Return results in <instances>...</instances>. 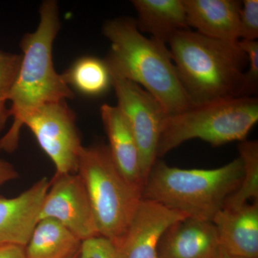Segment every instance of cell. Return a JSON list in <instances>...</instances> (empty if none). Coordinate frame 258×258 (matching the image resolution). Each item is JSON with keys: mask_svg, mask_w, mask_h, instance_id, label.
Masks as SVG:
<instances>
[{"mask_svg": "<svg viewBox=\"0 0 258 258\" xmlns=\"http://www.w3.org/2000/svg\"><path fill=\"white\" fill-rule=\"evenodd\" d=\"M238 150L243 164V175L240 186L227 199L224 208H237L250 201H258V142L242 141Z\"/></svg>", "mask_w": 258, "mask_h": 258, "instance_id": "d6986e66", "label": "cell"}, {"mask_svg": "<svg viewBox=\"0 0 258 258\" xmlns=\"http://www.w3.org/2000/svg\"><path fill=\"white\" fill-rule=\"evenodd\" d=\"M240 157L211 169H180L157 160L151 169L142 198L198 220L212 221L240 186Z\"/></svg>", "mask_w": 258, "mask_h": 258, "instance_id": "277c9868", "label": "cell"}, {"mask_svg": "<svg viewBox=\"0 0 258 258\" xmlns=\"http://www.w3.org/2000/svg\"><path fill=\"white\" fill-rule=\"evenodd\" d=\"M137 28L168 43L176 32L189 30L183 0H133Z\"/></svg>", "mask_w": 258, "mask_h": 258, "instance_id": "2e32d148", "label": "cell"}, {"mask_svg": "<svg viewBox=\"0 0 258 258\" xmlns=\"http://www.w3.org/2000/svg\"><path fill=\"white\" fill-rule=\"evenodd\" d=\"M77 174L87 191L98 234L114 243L126 230L142 191L120 174L104 144L83 147Z\"/></svg>", "mask_w": 258, "mask_h": 258, "instance_id": "8992f818", "label": "cell"}, {"mask_svg": "<svg viewBox=\"0 0 258 258\" xmlns=\"http://www.w3.org/2000/svg\"><path fill=\"white\" fill-rule=\"evenodd\" d=\"M62 76L71 90L83 96H102L112 88L111 75L106 62L92 56L78 59Z\"/></svg>", "mask_w": 258, "mask_h": 258, "instance_id": "ac0fdd59", "label": "cell"}, {"mask_svg": "<svg viewBox=\"0 0 258 258\" xmlns=\"http://www.w3.org/2000/svg\"><path fill=\"white\" fill-rule=\"evenodd\" d=\"M0 258H26L25 247L16 245H0Z\"/></svg>", "mask_w": 258, "mask_h": 258, "instance_id": "d4e9b609", "label": "cell"}, {"mask_svg": "<svg viewBox=\"0 0 258 258\" xmlns=\"http://www.w3.org/2000/svg\"><path fill=\"white\" fill-rule=\"evenodd\" d=\"M181 84L194 105L250 97L244 74L248 59L238 41H222L184 30L168 42Z\"/></svg>", "mask_w": 258, "mask_h": 258, "instance_id": "3957f363", "label": "cell"}, {"mask_svg": "<svg viewBox=\"0 0 258 258\" xmlns=\"http://www.w3.org/2000/svg\"><path fill=\"white\" fill-rule=\"evenodd\" d=\"M42 219L59 222L81 241L99 235L87 191L77 173H55L42 203Z\"/></svg>", "mask_w": 258, "mask_h": 258, "instance_id": "9c48e42d", "label": "cell"}, {"mask_svg": "<svg viewBox=\"0 0 258 258\" xmlns=\"http://www.w3.org/2000/svg\"><path fill=\"white\" fill-rule=\"evenodd\" d=\"M257 120L258 100L254 96L195 105L166 116L158 144V159L191 139H200L215 147L242 142Z\"/></svg>", "mask_w": 258, "mask_h": 258, "instance_id": "5b68a950", "label": "cell"}, {"mask_svg": "<svg viewBox=\"0 0 258 258\" xmlns=\"http://www.w3.org/2000/svg\"><path fill=\"white\" fill-rule=\"evenodd\" d=\"M216 258H242L235 257V256L230 255V254L226 253V252L222 251L221 249H220V251H219V253L217 254Z\"/></svg>", "mask_w": 258, "mask_h": 258, "instance_id": "484cf974", "label": "cell"}, {"mask_svg": "<svg viewBox=\"0 0 258 258\" xmlns=\"http://www.w3.org/2000/svg\"><path fill=\"white\" fill-rule=\"evenodd\" d=\"M50 180L42 178L18 196H0V245L25 247L40 220Z\"/></svg>", "mask_w": 258, "mask_h": 258, "instance_id": "8fae6325", "label": "cell"}, {"mask_svg": "<svg viewBox=\"0 0 258 258\" xmlns=\"http://www.w3.org/2000/svg\"><path fill=\"white\" fill-rule=\"evenodd\" d=\"M188 25L205 36L235 42L240 40L242 2L237 0H183Z\"/></svg>", "mask_w": 258, "mask_h": 258, "instance_id": "5bb4252c", "label": "cell"}, {"mask_svg": "<svg viewBox=\"0 0 258 258\" xmlns=\"http://www.w3.org/2000/svg\"><path fill=\"white\" fill-rule=\"evenodd\" d=\"M55 166L57 174H76L83 147L76 113L66 101L38 107L23 120Z\"/></svg>", "mask_w": 258, "mask_h": 258, "instance_id": "52a82bcc", "label": "cell"}, {"mask_svg": "<svg viewBox=\"0 0 258 258\" xmlns=\"http://www.w3.org/2000/svg\"><path fill=\"white\" fill-rule=\"evenodd\" d=\"M101 115L112 160L123 177L143 192L139 149L124 115L118 106L107 103L102 105Z\"/></svg>", "mask_w": 258, "mask_h": 258, "instance_id": "9a60e30c", "label": "cell"}, {"mask_svg": "<svg viewBox=\"0 0 258 258\" xmlns=\"http://www.w3.org/2000/svg\"><path fill=\"white\" fill-rule=\"evenodd\" d=\"M22 59V54L10 53L0 50V133L10 118L7 103L18 77Z\"/></svg>", "mask_w": 258, "mask_h": 258, "instance_id": "ffe728a7", "label": "cell"}, {"mask_svg": "<svg viewBox=\"0 0 258 258\" xmlns=\"http://www.w3.org/2000/svg\"><path fill=\"white\" fill-rule=\"evenodd\" d=\"M60 28L57 2L46 0L40 8V23L35 31L20 42L23 51L18 77L8 97L13 123L0 140V149L10 153L18 147L25 117L38 107L74 98V92L57 74L52 60V47Z\"/></svg>", "mask_w": 258, "mask_h": 258, "instance_id": "7a4b0ae2", "label": "cell"}, {"mask_svg": "<svg viewBox=\"0 0 258 258\" xmlns=\"http://www.w3.org/2000/svg\"><path fill=\"white\" fill-rule=\"evenodd\" d=\"M185 217L184 214L142 198L126 230L113 243L117 258H157L164 232Z\"/></svg>", "mask_w": 258, "mask_h": 258, "instance_id": "30bf717a", "label": "cell"}, {"mask_svg": "<svg viewBox=\"0 0 258 258\" xmlns=\"http://www.w3.org/2000/svg\"><path fill=\"white\" fill-rule=\"evenodd\" d=\"M238 43L248 59V69L244 74V79L247 96H252L257 91L258 42L257 40H240Z\"/></svg>", "mask_w": 258, "mask_h": 258, "instance_id": "603a6c76", "label": "cell"}, {"mask_svg": "<svg viewBox=\"0 0 258 258\" xmlns=\"http://www.w3.org/2000/svg\"><path fill=\"white\" fill-rule=\"evenodd\" d=\"M76 258H117L114 244L101 235L82 241Z\"/></svg>", "mask_w": 258, "mask_h": 258, "instance_id": "44dd1931", "label": "cell"}, {"mask_svg": "<svg viewBox=\"0 0 258 258\" xmlns=\"http://www.w3.org/2000/svg\"><path fill=\"white\" fill-rule=\"evenodd\" d=\"M112 88L138 147L145 184L158 160L157 147L163 123L167 116L159 101L137 83L112 76Z\"/></svg>", "mask_w": 258, "mask_h": 258, "instance_id": "ba28073f", "label": "cell"}, {"mask_svg": "<svg viewBox=\"0 0 258 258\" xmlns=\"http://www.w3.org/2000/svg\"><path fill=\"white\" fill-rule=\"evenodd\" d=\"M220 249L242 258H258V201L223 208L212 220Z\"/></svg>", "mask_w": 258, "mask_h": 258, "instance_id": "4fadbf2b", "label": "cell"}, {"mask_svg": "<svg viewBox=\"0 0 258 258\" xmlns=\"http://www.w3.org/2000/svg\"><path fill=\"white\" fill-rule=\"evenodd\" d=\"M18 177V172L15 166L8 161L0 159V187Z\"/></svg>", "mask_w": 258, "mask_h": 258, "instance_id": "cb8c5ba5", "label": "cell"}, {"mask_svg": "<svg viewBox=\"0 0 258 258\" xmlns=\"http://www.w3.org/2000/svg\"><path fill=\"white\" fill-rule=\"evenodd\" d=\"M219 251L213 222L185 217L164 232L157 258H216Z\"/></svg>", "mask_w": 258, "mask_h": 258, "instance_id": "7c38bea8", "label": "cell"}, {"mask_svg": "<svg viewBox=\"0 0 258 258\" xmlns=\"http://www.w3.org/2000/svg\"><path fill=\"white\" fill-rule=\"evenodd\" d=\"M103 33L111 42L104 61L112 76L143 88L160 103L168 115L195 106L181 84L165 43L144 36L130 18L108 20L103 25Z\"/></svg>", "mask_w": 258, "mask_h": 258, "instance_id": "6da1fadb", "label": "cell"}, {"mask_svg": "<svg viewBox=\"0 0 258 258\" xmlns=\"http://www.w3.org/2000/svg\"><path fill=\"white\" fill-rule=\"evenodd\" d=\"M82 241L71 231L50 219L37 222L28 244L26 258H76Z\"/></svg>", "mask_w": 258, "mask_h": 258, "instance_id": "e0dca14e", "label": "cell"}, {"mask_svg": "<svg viewBox=\"0 0 258 258\" xmlns=\"http://www.w3.org/2000/svg\"><path fill=\"white\" fill-rule=\"evenodd\" d=\"M241 40H256L258 37V1L242 2L240 16Z\"/></svg>", "mask_w": 258, "mask_h": 258, "instance_id": "7402d4cb", "label": "cell"}]
</instances>
